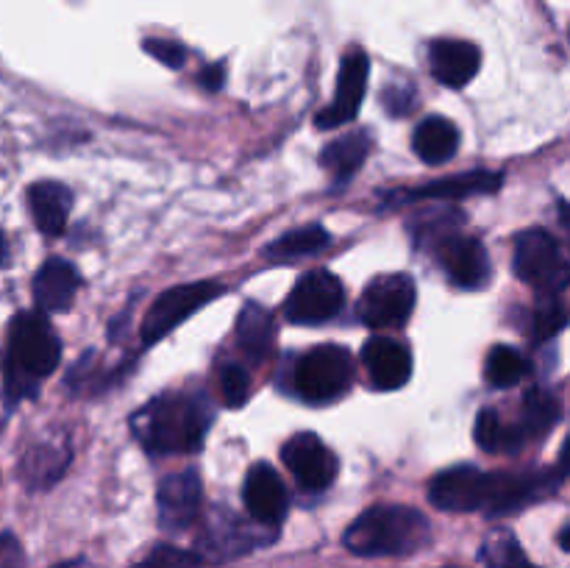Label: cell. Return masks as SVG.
<instances>
[{
    "label": "cell",
    "instance_id": "30bf717a",
    "mask_svg": "<svg viewBox=\"0 0 570 568\" xmlns=\"http://www.w3.org/2000/svg\"><path fill=\"white\" fill-rule=\"evenodd\" d=\"M282 460L304 490L321 493L337 479V457L317 434L301 432L282 449Z\"/></svg>",
    "mask_w": 570,
    "mask_h": 568
},
{
    "label": "cell",
    "instance_id": "6da1fadb",
    "mask_svg": "<svg viewBox=\"0 0 570 568\" xmlns=\"http://www.w3.org/2000/svg\"><path fill=\"white\" fill-rule=\"evenodd\" d=\"M209 423L204 393H165L134 412L131 432L150 454H193L204 445Z\"/></svg>",
    "mask_w": 570,
    "mask_h": 568
},
{
    "label": "cell",
    "instance_id": "ba28073f",
    "mask_svg": "<svg viewBox=\"0 0 570 568\" xmlns=\"http://www.w3.org/2000/svg\"><path fill=\"white\" fill-rule=\"evenodd\" d=\"M220 293H223V284L217 282H193V284H181V287L165 290V293L150 304V310L145 312L142 343L145 345L159 343V340L167 337L178 323L187 321L189 315H195L200 306H206Z\"/></svg>",
    "mask_w": 570,
    "mask_h": 568
},
{
    "label": "cell",
    "instance_id": "9a60e30c",
    "mask_svg": "<svg viewBox=\"0 0 570 568\" xmlns=\"http://www.w3.org/2000/svg\"><path fill=\"white\" fill-rule=\"evenodd\" d=\"M200 499H204V488H200L198 471H193V468L161 479L159 496H156L161 529L184 532L198 518Z\"/></svg>",
    "mask_w": 570,
    "mask_h": 568
},
{
    "label": "cell",
    "instance_id": "9c48e42d",
    "mask_svg": "<svg viewBox=\"0 0 570 568\" xmlns=\"http://www.w3.org/2000/svg\"><path fill=\"white\" fill-rule=\"evenodd\" d=\"M557 488H560V473L554 471H495L490 473L488 507H484V512L493 518L510 516V512H518L523 507L534 505V501L546 499Z\"/></svg>",
    "mask_w": 570,
    "mask_h": 568
},
{
    "label": "cell",
    "instance_id": "1f68e13d",
    "mask_svg": "<svg viewBox=\"0 0 570 568\" xmlns=\"http://www.w3.org/2000/svg\"><path fill=\"white\" fill-rule=\"evenodd\" d=\"M134 568H200V557L176 546H156Z\"/></svg>",
    "mask_w": 570,
    "mask_h": 568
},
{
    "label": "cell",
    "instance_id": "f35d334b",
    "mask_svg": "<svg viewBox=\"0 0 570 568\" xmlns=\"http://www.w3.org/2000/svg\"><path fill=\"white\" fill-rule=\"evenodd\" d=\"M6 259H9V243H6V234L0 232V267L6 265Z\"/></svg>",
    "mask_w": 570,
    "mask_h": 568
},
{
    "label": "cell",
    "instance_id": "7c38bea8",
    "mask_svg": "<svg viewBox=\"0 0 570 568\" xmlns=\"http://www.w3.org/2000/svg\"><path fill=\"white\" fill-rule=\"evenodd\" d=\"M367 72H371V61H367L365 50L354 48L343 56V65H340L337 76V95H334L332 104L315 117L317 128H340L345 123L354 120L360 115V106L365 100L367 89Z\"/></svg>",
    "mask_w": 570,
    "mask_h": 568
},
{
    "label": "cell",
    "instance_id": "52a82bcc",
    "mask_svg": "<svg viewBox=\"0 0 570 568\" xmlns=\"http://www.w3.org/2000/svg\"><path fill=\"white\" fill-rule=\"evenodd\" d=\"M343 304V282L328 271H309L298 278L293 293L284 301V315L298 326H317V323L337 317Z\"/></svg>",
    "mask_w": 570,
    "mask_h": 568
},
{
    "label": "cell",
    "instance_id": "3957f363",
    "mask_svg": "<svg viewBox=\"0 0 570 568\" xmlns=\"http://www.w3.org/2000/svg\"><path fill=\"white\" fill-rule=\"evenodd\" d=\"M61 360V343L42 312H20L9 323V360L6 373L11 376L39 379L50 376Z\"/></svg>",
    "mask_w": 570,
    "mask_h": 568
},
{
    "label": "cell",
    "instance_id": "d6986e66",
    "mask_svg": "<svg viewBox=\"0 0 570 568\" xmlns=\"http://www.w3.org/2000/svg\"><path fill=\"white\" fill-rule=\"evenodd\" d=\"M78 287H81V276L76 267L53 256L33 276V301L42 312H67L76 301Z\"/></svg>",
    "mask_w": 570,
    "mask_h": 568
},
{
    "label": "cell",
    "instance_id": "5b68a950",
    "mask_svg": "<svg viewBox=\"0 0 570 568\" xmlns=\"http://www.w3.org/2000/svg\"><path fill=\"white\" fill-rule=\"evenodd\" d=\"M354 382V360L343 345H317L295 365V390L309 404H328L348 393Z\"/></svg>",
    "mask_w": 570,
    "mask_h": 568
},
{
    "label": "cell",
    "instance_id": "2e32d148",
    "mask_svg": "<svg viewBox=\"0 0 570 568\" xmlns=\"http://www.w3.org/2000/svg\"><path fill=\"white\" fill-rule=\"evenodd\" d=\"M245 507H248L250 518L262 527H271L276 529L278 523L287 518L289 510V496L287 488H284L282 477L273 466L267 462H256L250 466L248 477H245Z\"/></svg>",
    "mask_w": 570,
    "mask_h": 568
},
{
    "label": "cell",
    "instance_id": "f546056e",
    "mask_svg": "<svg viewBox=\"0 0 570 568\" xmlns=\"http://www.w3.org/2000/svg\"><path fill=\"white\" fill-rule=\"evenodd\" d=\"M568 321H570V310L566 298H562V293L540 295L532 312L534 340H538V343H546V340L557 337V334L568 326Z\"/></svg>",
    "mask_w": 570,
    "mask_h": 568
},
{
    "label": "cell",
    "instance_id": "e0dca14e",
    "mask_svg": "<svg viewBox=\"0 0 570 568\" xmlns=\"http://www.w3.org/2000/svg\"><path fill=\"white\" fill-rule=\"evenodd\" d=\"M362 362L376 390H399L412 376V354L404 343L376 334L362 349Z\"/></svg>",
    "mask_w": 570,
    "mask_h": 568
},
{
    "label": "cell",
    "instance_id": "60d3db41",
    "mask_svg": "<svg viewBox=\"0 0 570 568\" xmlns=\"http://www.w3.org/2000/svg\"><path fill=\"white\" fill-rule=\"evenodd\" d=\"M449 568H454V566H449Z\"/></svg>",
    "mask_w": 570,
    "mask_h": 568
},
{
    "label": "cell",
    "instance_id": "83f0119b",
    "mask_svg": "<svg viewBox=\"0 0 570 568\" xmlns=\"http://www.w3.org/2000/svg\"><path fill=\"white\" fill-rule=\"evenodd\" d=\"M527 356L518 349H512V345H495L488 354V362H484V379L493 388H512V384H518L527 376Z\"/></svg>",
    "mask_w": 570,
    "mask_h": 568
},
{
    "label": "cell",
    "instance_id": "d6a6232c",
    "mask_svg": "<svg viewBox=\"0 0 570 568\" xmlns=\"http://www.w3.org/2000/svg\"><path fill=\"white\" fill-rule=\"evenodd\" d=\"M142 48L148 50L156 61H161L165 67H173V70H178V67L184 65V59H187V53H184V48L176 42V39H161V37L145 39Z\"/></svg>",
    "mask_w": 570,
    "mask_h": 568
},
{
    "label": "cell",
    "instance_id": "8fae6325",
    "mask_svg": "<svg viewBox=\"0 0 570 568\" xmlns=\"http://www.w3.org/2000/svg\"><path fill=\"white\" fill-rule=\"evenodd\" d=\"M490 473L473 466H454L440 471L429 484V499L445 512H476L488 507Z\"/></svg>",
    "mask_w": 570,
    "mask_h": 568
},
{
    "label": "cell",
    "instance_id": "74e56055",
    "mask_svg": "<svg viewBox=\"0 0 570 568\" xmlns=\"http://www.w3.org/2000/svg\"><path fill=\"white\" fill-rule=\"evenodd\" d=\"M53 568H98V566L89 560H67V562H59V566H53Z\"/></svg>",
    "mask_w": 570,
    "mask_h": 568
},
{
    "label": "cell",
    "instance_id": "8d00e7d4",
    "mask_svg": "<svg viewBox=\"0 0 570 568\" xmlns=\"http://www.w3.org/2000/svg\"><path fill=\"white\" fill-rule=\"evenodd\" d=\"M560 223L566 228L568 239H570V204H560Z\"/></svg>",
    "mask_w": 570,
    "mask_h": 568
},
{
    "label": "cell",
    "instance_id": "603a6c76",
    "mask_svg": "<svg viewBox=\"0 0 570 568\" xmlns=\"http://www.w3.org/2000/svg\"><path fill=\"white\" fill-rule=\"evenodd\" d=\"M412 148L421 156L426 165H443L460 148V128L449 120V117H426L421 120V126L415 128V137H412Z\"/></svg>",
    "mask_w": 570,
    "mask_h": 568
},
{
    "label": "cell",
    "instance_id": "e575fe53",
    "mask_svg": "<svg viewBox=\"0 0 570 568\" xmlns=\"http://www.w3.org/2000/svg\"><path fill=\"white\" fill-rule=\"evenodd\" d=\"M223 78H226V72H223L220 65H209L204 72H200V84H204L209 92H217V89L223 87Z\"/></svg>",
    "mask_w": 570,
    "mask_h": 568
},
{
    "label": "cell",
    "instance_id": "7a4b0ae2",
    "mask_svg": "<svg viewBox=\"0 0 570 568\" xmlns=\"http://www.w3.org/2000/svg\"><path fill=\"white\" fill-rule=\"evenodd\" d=\"M429 518L406 505H379L345 529V549L360 557H406L429 543Z\"/></svg>",
    "mask_w": 570,
    "mask_h": 568
},
{
    "label": "cell",
    "instance_id": "cb8c5ba5",
    "mask_svg": "<svg viewBox=\"0 0 570 568\" xmlns=\"http://www.w3.org/2000/svg\"><path fill=\"white\" fill-rule=\"evenodd\" d=\"M237 340L250 360H267L276 345V323H273L271 312L259 304L245 306L237 317Z\"/></svg>",
    "mask_w": 570,
    "mask_h": 568
},
{
    "label": "cell",
    "instance_id": "d590c367",
    "mask_svg": "<svg viewBox=\"0 0 570 568\" xmlns=\"http://www.w3.org/2000/svg\"><path fill=\"white\" fill-rule=\"evenodd\" d=\"M560 473L570 477V434H568V440L562 443V449H560Z\"/></svg>",
    "mask_w": 570,
    "mask_h": 568
},
{
    "label": "cell",
    "instance_id": "d4e9b609",
    "mask_svg": "<svg viewBox=\"0 0 570 568\" xmlns=\"http://www.w3.org/2000/svg\"><path fill=\"white\" fill-rule=\"evenodd\" d=\"M473 434H476L479 449L490 451V454H515V451H521L523 443L529 440L527 432L521 429V423H510V427H507L495 410L479 412Z\"/></svg>",
    "mask_w": 570,
    "mask_h": 568
},
{
    "label": "cell",
    "instance_id": "4316f807",
    "mask_svg": "<svg viewBox=\"0 0 570 568\" xmlns=\"http://www.w3.org/2000/svg\"><path fill=\"white\" fill-rule=\"evenodd\" d=\"M479 557H482L484 568H538L529 560L527 551L521 549V543H518V538L510 529H495V532H490L484 538Z\"/></svg>",
    "mask_w": 570,
    "mask_h": 568
},
{
    "label": "cell",
    "instance_id": "44dd1931",
    "mask_svg": "<svg viewBox=\"0 0 570 568\" xmlns=\"http://www.w3.org/2000/svg\"><path fill=\"white\" fill-rule=\"evenodd\" d=\"M504 184V176L493 170H471L462 176L443 178V182H432L426 187L404 189L395 195V200H449V198H468V195H488Z\"/></svg>",
    "mask_w": 570,
    "mask_h": 568
},
{
    "label": "cell",
    "instance_id": "484cf974",
    "mask_svg": "<svg viewBox=\"0 0 570 568\" xmlns=\"http://www.w3.org/2000/svg\"><path fill=\"white\" fill-rule=\"evenodd\" d=\"M560 421V401L543 388L529 390L527 399L521 404V429L527 432V438H543Z\"/></svg>",
    "mask_w": 570,
    "mask_h": 568
},
{
    "label": "cell",
    "instance_id": "ab89813d",
    "mask_svg": "<svg viewBox=\"0 0 570 568\" xmlns=\"http://www.w3.org/2000/svg\"><path fill=\"white\" fill-rule=\"evenodd\" d=\"M560 546H562V549H566V551H570V527H566V529H562V532H560Z\"/></svg>",
    "mask_w": 570,
    "mask_h": 568
},
{
    "label": "cell",
    "instance_id": "f1b7e54d",
    "mask_svg": "<svg viewBox=\"0 0 570 568\" xmlns=\"http://www.w3.org/2000/svg\"><path fill=\"white\" fill-rule=\"evenodd\" d=\"M332 243L328 232L323 226H304V228H295V232L282 234L276 243L267 248V256L271 259H289V256H309L323 251L326 245Z\"/></svg>",
    "mask_w": 570,
    "mask_h": 568
},
{
    "label": "cell",
    "instance_id": "5bb4252c",
    "mask_svg": "<svg viewBox=\"0 0 570 568\" xmlns=\"http://www.w3.org/2000/svg\"><path fill=\"white\" fill-rule=\"evenodd\" d=\"M271 538L273 535L259 532V529L239 521V518L232 516V512L217 510L215 516L206 521L198 546H200V555L209 557V560H232V557H239L245 555V551H250L254 546L271 543Z\"/></svg>",
    "mask_w": 570,
    "mask_h": 568
},
{
    "label": "cell",
    "instance_id": "8992f818",
    "mask_svg": "<svg viewBox=\"0 0 570 568\" xmlns=\"http://www.w3.org/2000/svg\"><path fill=\"white\" fill-rule=\"evenodd\" d=\"M415 282L406 273L376 276L360 295V321L371 329H401L415 310Z\"/></svg>",
    "mask_w": 570,
    "mask_h": 568
},
{
    "label": "cell",
    "instance_id": "4dcf8cb0",
    "mask_svg": "<svg viewBox=\"0 0 570 568\" xmlns=\"http://www.w3.org/2000/svg\"><path fill=\"white\" fill-rule=\"evenodd\" d=\"M248 395H250L248 371H245L243 365H237V362H226V365L220 368V399H223V404L232 407V410H237V407H243L245 401H248Z\"/></svg>",
    "mask_w": 570,
    "mask_h": 568
},
{
    "label": "cell",
    "instance_id": "4fadbf2b",
    "mask_svg": "<svg viewBox=\"0 0 570 568\" xmlns=\"http://www.w3.org/2000/svg\"><path fill=\"white\" fill-rule=\"evenodd\" d=\"M434 245H438L440 265L456 287L479 290L490 282V256L476 237L449 232L434 239Z\"/></svg>",
    "mask_w": 570,
    "mask_h": 568
},
{
    "label": "cell",
    "instance_id": "7402d4cb",
    "mask_svg": "<svg viewBox=\"0 0 570 568\" xmlns=\"http://www.w3.org/2000/svg\"><path fill=\"white\" fill-rule=\"evenodd\" d=\"M367 154H371V134L348 131L323 148L321 165L334 182L345 184L348 178L356 176V170H360L362 165H365Z\"/></svg>",
    "mask_w": 570,
    "mask_h": 568
},
{
    "label": "cell",
    "instance_id": "ac0fdd59",
    "mask_svg": "<svg viewBox=\"0 0 570 568\" xmlns=\"http://www.w3.org/2000/svg\"><path fill=\"white\" fill-rule=\"evenodd\" d=\"M429 65H432V76L440 84L462 89L476 78L482 53H479L476 45L465 42V39H438L429 50Z\"/></svg>",
    "mask_w": 570,
    "mask_h": 568
},
{
    "label": "cell",
    "instance_id": "277c9868",
    "mask_svg": "<svg viewBox=\"0 0 570 568\" xmlns=\"http://www.w3.org/2000/svg\"><path fill=\"white\" fill-rule=\"evenodd\" d=\"M512 265H515V276L538 290V295L566 293L570 284V262L562 254L560 243L543 228H529L518 234Z\"/></svg>",
    "mask_w": 570,
    "mask_h": 568
},
{
    "label": "cell",
    "instance_id": "ffe728a7",
    "mask_svg": "<svg viewBox=\"0 0 570 568\" xmlns=\"http://www.w3.org/2000/svg\"><path fill=\"white\" fill-rule=\"evenodd\" d=\"M28 209H31L39 232L48 234V237H59L70 221L72 195L59 182H37L28 187Z\"/></svg>",
    "mask_w": 570,
    "mask_h": 568
},
{
    "label": "cell",
    "instance_id": "836d02e7",
    "mask_svg": "<svg viewBox=\"0 0 570 568\" xmlns=\"http://www.w3.org/2000/svg\"><path fill=\"white\" fill-rule=\"evenodd\" d=\"M0 568H22V549L14 535H0Z\"/></svg>",
    "mask_w": 570,
    "mask_h": 568
}]
</instances>
